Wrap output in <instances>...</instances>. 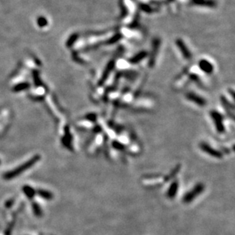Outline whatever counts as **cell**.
I'll return each mask as SVG.
<instances>
[{"label":"cell","instance_id":"cell-7","mask_svg":"<svg viewBox=\"0 0 235 235\" xmlns=\"http://www.w3.org/2000/svg\"><path fill=\"white\" fill-rule=\"evenodd\" d=\"M146 55H147L146 52H141V53H139V54L136 55L135 56L131 58L130 62H132V63H137V62H140L142 59H144L145 57L146 56Z\"/></svg>","mask_w":235,"mask_h":235},{"label":"cell","instance_id":"cell-3","mask_svg":"<svg viewBox=\"0 0 235 235\" xmlns=\"http://www.w3.org/2000/svg\"><path fill=\"white\" fill-rule=\"evenodd\" d=\"M211 116H212L214 122L216 125V129H218V131L224 130V125L222 124V116L220 114L215 111L211 112Z\"/></svg>","mask_w":235,"mask_h":235},{"label":"cell","instance_id":"cell-5","mask_svg":"<svg viewBox=\"0 0 235 235\" xmlns=\"http://www.w3.org/2000/svg\"><path fill=\"white\" fill-rule=\"evenodd\" d=\"M177 46H178L179 49H180L181 53H182L183 56H184L186 59H190V57H191V54H190V50L187 49V47L186 46L185 44L184 43V41L179 39V40H177Z\"/></svg>","mask_w":235,"mask_h":235},{"label":"cell","instance_id":"cell-4","mask_svg":"<svg viewBox=\"0 0 235 235\" xmlns=\"http://www.w3.org/2000/svg\"><path fill=\"white\" fill-rule=\"evenodd\" d=\"M186 98L188 100H190V101L194 102L195 104H196L199 106H204L206 105V100L203 98H201L200 96L193 94V93H190L186 95Z\"/></svg>","mask_w":235,"mask_h":235},{"label":"cell","instance_id":"cell-9","mask_svg":"<svg viewBox=\"0 0 235 235\" xmlns=\"http://www.w3.org/2000/svg\"><path fill=\"white\" fill-rule=\"evenodd\" d=\"M40 195H41V196H43L44 198H45V199H51L52 198L51 193H48L47 191H43V190H41V191H40Z\"/></svg>","mask_w":235,"mask_h":235},{"label":"cell","instance_id":"cell-8","mask_svg":"<svg viewBox=\"0 0 235 235\" xmlns=\"http://www.w3.org/2000/svg\"><path fill=\"white\" fill-rule=\"evenodd\" d=\"M24 191L25 194L28 195V197H30V198L34 195V190L30 187H28V186H26V187H24Z\"/></svg>","mask_w":235,"mask_h":235},{"label":"cell","instance_id":"cell-2","mask_svg":"<svg viewBox=\"0 0 235 235\" xmlns=\"http://www.w3.org/2000/svg\"><path fill=\"white\" fill-rule=\"evenodd\" d=\"M199 67L206 74H211L214 70L213 65L207 60H201L199 62Z\"/></svg>","mask_w":235,"mask_h":235},{"label":"cell","instance_id":"cell-1","mask_svg":"<svg viewBox=\"0 0 235 235\" xmlns=\"http://www.w3.org/2000/svg\"><path fill=\"white\" fill-rule=\"evenodd\" d=\"M38 158L35 157L34 158H32L31 160H30L29 162H27L26 164L22 165V166L19 167V168H17L15 170H13V171L12 172H9V173H7L5 175V179H12L13 178V177H15L16 175L19 174H21V172H23L24 170H25V169H27V168H30V167L32 166L37 161V160H38Z\"/></svg>","mask_w":235,"mask_h":235},{"label":"cell","instance_id":"cell-6","mask_svg":"<svg viewBox=\"0 0 235 235\" xmlns=\"http://www.w3.org/2000/svg\"><path fill=\"white\" fill-rule=\"evenodd\" d=\"M192 1L194 4L202 5V6L213 7L215 5V3L212 0H192Z\"/></svg>","mask_w":235,"mask_h":235}]
</instances>
